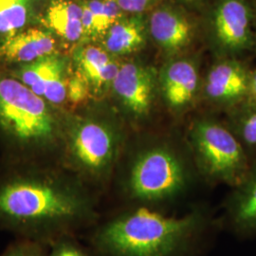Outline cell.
<instances>
[{
    "mask_svg": "<svg viewBox=\"0 0 256 256\" xmlns=\"http://www.w3.org/2000/svg\"><path fill=\"white\" fill-rule=\"evenodd\" d=\"M210 222L204 208L170 216L160 209L128 205L96 229L92 245L100 256H188Z\"/></svg>",
    "mask_w": 256,
    "mask_h": 256,
    "instance_id": "6da1fadb",
    "label": "cell"
},
{
    "mask_svg": "<svg viewBox=\"0 0 256 256\" xmlns=\"http://www.w3.org/2000/svg\"><path fill=\"white\" fill-rule=\"evenodd\" d=\"M96 218L95 202L76 186L37 178L0 184V228L30 238H60Z\"/></svg>",
    "mask_w": 256,
    "mask_h": 256,
    "instance_id": "7a4b0ae2",
    "label": "cell"
},
{
    "mask_svg": "<svg viewBox=\"0 0 256 256\" xmlns=\"http://www.w3.org/2000/svg\"><path fill=\"white\" fill-rule=\"evenodd\" d=\"M191 180L180 154L166 144H156L134 155L122 190L128 205L162 210L187 194Z\"/></svg>",
    "mask_w": 256,
    "mask_h": 256,
    "instance_id": "3957f363",
    "label": "cell"
},
{
    "mask_svg": "<svg viewBox=\"0 0 256 256\" xmlns=\"http://www.w3.org/2000/svg\"><path fill=\"white\" fill-rule=\"evenodd\" d=\"M190 148L198 172L212 183L230 188L241 182L252 165L250 156L236 134L212 120L192 126Z\"/></svg>",
    "mask_w": 256,
    "mask_h": 256,
    "instance_id": "277c9868",
    "label": "cell"
},
{
    "mask_svg": "<svg viewBox=\"0 0 256 256\" xmlns=\"http://www.w3.org/2000/svg\"><path fill=\"white\" fill-rule=\"evenodd\" d=\"M0 126L22 144H44L54 124L46 104L22 82L0 78Z\"/></svg>",
    "mask_w": 256,
    "mask_h": 256,
    "instance_id": "5b68a950",
    "label": "cell"
},
{
    "mask_svg": "<svg viewBox=\"0 0 256 256\" xmlns=\"http://www.w3.org/2000/svg\"><path fill=\"white\" fill-rule=\"evenodd\" d=\"M119 148L118 135L108 126L93 120L74 128L68 144L74 166L95 180L110 174Z\"/></svg>",
    "mask_w": 256,
    "mask_h": 256,
    "instance_id": "8992f818",
    "label": "cell"
},
{
    "mask_svg": "<svg viewBox=\"0 0 256 256\" xmlns=\"http://www.w3.org/2000/svg\"><path fill=\"white\" fill-rule=\"evenodd\" d=\"M214 37L220 48L238 54L254 46L252 14L244 0H222L214 12Z\"/></svg>",
    "mask_w": 256,
    "mask_h": 256,
    "instance_id": "52a82bcc",
    "label": "cell"
},
{
    "mask_svg": "<svg viewBox=\"0 0 256 256\" xmlns=\"http://www.w3.org/2000/svg\"><path fill=\"white\" fill-rule=\"evenodd\" d=\"M112 88L131 113L142 116L148 113L153 102L155 74L142 64L128 62L120 66Z\"/></svg>",
    "mask_w": 256,
    "mask_h": 256,
    "instance_id": "ba28073f",
    "label": "cell"
},
{
    "mask_svg": "<svg viewBox=\"0 0 256 256\" xmlns=\"http://www.w3.org/2000/svg\"><path fill=\"white\" fill-rule=\"evenodd\" d=\"M224 202V222L241 238L256 236V160Z\"/></svg>",
    "mask_w": 256,
    "mask_h": 256,
    "instance_id": "9c48e42d",
    "label": "cell"
},
{
    "mask_svg": "<svg viewBox=\"0 0 256 256\" xmlns=\"http://www.w3.org/2000/svg\"><path fill=\"white\" fill-rule=\"evenodd\" d=\"M250 74L247 68L238 60H224L210 68L205 84L206 93L218 102H239L248 97Z\"/></svg>",
    "mask_w": 256,
    "mask_h": 256,
    "instance_id": "30bf717a",
    "label": "cell"
},
{
    "mask_svg": "<svg viewBox=\"0 0 256 256\" xmlns=\"http://www.w3.org/2000/svg\"><path fill=\"white\" fill-rule=\"evenodd\" d=\"M55 39L50 32L36 28L20 30L0 44V58L9 62L30 63L54 54Z\"/></svg>",
    "mask_w": 256,
    "mask_h": 256,
    "instance_id": "8fae6325",
    "label": "cell"
},
{
    "mask_svg": "<svg viewBox=\"0 0 256 256\" xmlns=\"http://www.w3.org/2000/svg\"><path fill=\"white\" fill-rule=\"evenodd\" d=\"M148 30L158 46L169 54L182 50L192 39V26L187 18L180 12L166 7L151 14Z\"/></svg>",
    "mask_w": 256,
    "mask_h": 256,
    "instance_id": "7c38bea8",
    "label": "cell"
},
{
    "mask_svg": "<svg viewBox=\"0 0 256 256\" xmlns=\"http://www.w3.org/2000/svg\"><path fill=\"white\" fill-rule=\"evenodd\" d=\"M160 80L168 106L173 108H182L188 106L196 96L198 74L192 62L176 60L165 66Z\"/></svg>",
    "mask_w": 256,
    "mask_h": 256,
    "instance_id": "4fadbf2b",
    "label": "cell"
},
{
    "mask_svg": "<svg viewBox=\"0 0 256 256\" xmlns=\"http://www.w3.org/2000/svg\"><path fill=\"white\" fill-rule=\"evenodd\" d=\"M75 60L78 72L96 92L112 86L120 66L104 48L93 45L79 48L75 54Z\"/></svg>",
    "mask_w": 256,
    "mask_h": 256,
    "instance_id": "5bb4252c",
    "label": "cell"
},
{
    "mask_svg": "<svg viewBox=\"0 0 256 256\" xmlns=\"http://www.w3.org/2000/svg\"><path fill=\"white\" fill-rule=\"evenodd\" d=\"M146 40V24L137 14L117 21L102 37V44L111 55H128L142 50Z\"/></svg>",
    "mask_w": 256,
    "mask_h": 256,
    "instance_id": "9a60e30c",
    "label": "cell"
},
{
    "mask_svg": "<svg viewBox=\"0 0 256 256\" xmlns=\"http://www.w3.org/2000/svg\"><path fill=\"white\" fill-rule=\"evenodd\" d=\"M82 5L74 0H50L46 7L44 23L55 34L68 42L84 37Z\"/></svg>",
    "mask_w": 256,
    "mask_h": 256,
    "instance_id": "2e32d148",
    "label": "cell"
},
{
    "mask_svg": "<svg viewBox=\"0 0 256 256\" xmlns=\"http://www.w3.org/2000/svg\"><path fill=\"white\" fill-rule=\"evenodd\" d=\"M82 5L84 37H104L117 21L124 18V10L114 0H86Z\"/></svg>",
    "mask_w": 256,
    "mask_h": 256,
    "instance_id": "e0dca14e",
    "label": "cell"
},
{
    "mask_svg": "<svg viewBox=\"0 0 256 256\" xmlns=\"http://www.w3.org/2000/svg\"><path fill=\"white\" fill-rule=\"evenodd\" d=\"M64 72V61L59 56L52 54L23 66L19 75L21 82L42 97L46 86Z\"/></svg>",
    "mask_w": 256,
    "mask_h": 256,
    "instance_id": "ac0fdd59",
    "label": "cell"
},
{
    "mask_svg": "<svg viewBox=\"0 0 256 256\" xmlns=\"http://www.w3.org/2000/svg\"><path fill=\"white\" fill-rule=\"evenodd\" d=\"M36 0H0V34H12L27 25Z\"/></svg>",
    "mask_w": 256,
    "mask_h": 256,
    "instance_id": "d6986e66",
    "label": "cell"
},
{
    "mask_svg": "<svg viewBox=\"0 0 256 256\" xmlns=\"http://www.w3.org/2000/svg\"><path fill=\"white\" fill-rule=\"evenodd\" d=\"M248 153L256 154V100H252L239 116L232 131Z\"/></svg>",
    "mask_w": 256,
    "mask_h": 256,
    "instance_id": "ffe728a7",
    "label": "cell"
},
{
    "mask_svg": "<svg viewBox=\"0 0 256 256\" xmlns=\"http://www.w3.org/2000/svg\"><path fill=\"white\" fill-rule=\"evenodd\" d=\"M46 100L54 104H62L68 96V82L66 81L64 72L58 74L46 86L43 95Z\"/></svg>",
    "mask_w": 256,
    "mask_h": 256,
    "instance_id": "44dd1931",
    "label": "cell"
},
{
    "mask_svg": "<svg viewBox=\"0 0 256 256\" xmlns=\"http://www.w3.org/2000/svg\"><path fill=\"white\" fill-rule=\"evenodd\" d=\"M90 88L86 79L78 72L68 82V96L74 102H79L86 97Z\"/></svg>",
    "mask_w": 256,
    "mask_h": 256,
    "instance_id": "7402d4cb",
    "label": "cell"
},
{
    "mask_svg": "<svg viewBox=\"0 0 256 256\" xmlns=\"http://www.w3.org/2000/svg\"><path fill=\"white\" fill-rule=\"evenodd\" d=\"M50 256H88L82 248L68 239L59 240Z\"/></svg>",
    "mask_w": 256,
    "mask_h": 256,
    "instance_id": "603a6c76",
    "label": "cell"
},
{
    "mask_svg": "<svg viewBox=\"0 0 256 256\" xmlns=\"http://www.w3.org/2000/svg\"><path fill=\"white\" fill-rule=\"evenodd\" d=\"M120 9L124 12L133 14H142L148 9L154 2V0H114Z\"/></svg>",
    "mask_w": 256,
    "mask_h": 256,
    "instance_id": "cb8c5ba5",
    "label": "cell"
},
{
    "mask_svg": "<svg viewBox=\"0 0 256 256\" xmlns=\"http://www.w3.org/2000/svg\"><path fill=\"white\" fill-rule=\"evenodd\" d=\"M12 256H46L45 250L36 242H23L12 248Z\"/></svg>",
    "mask_w": 256,
    "mask_h": 256,
    "instance_id": "d4e9b609",
    "label": "cell"
},
{
    "mask_svg": "<svg viewBox=\"0 0 256 256\" xmlns=\"http://www.w3.org/2000/svg\"><path fill=\"white\" fill-rule=\"evenodd\" d=\"M248 97L250 98V100H256V70L250 74Z\"/></svg>",
    "mask_w": 256,
    "mask_h": 256,
    "instance_id": "484cf974",
    "label": "cell"
},
{
    "mask_svg": "<svg viewBox=\"0 0 256 256\" xmlns=\"http://www.w3.org/2000/svg\"><path fill=\"white\" fill-rule=\"evenodd\" d=\"M1 256H12V248H10L9 250H7Z\"/></svg>",
    "mask_w": 256,
    "mask_h": 256,
    "instance_id": "4316f807",
    "label": "cell"
},
{
    "mask_svg": "<svg viewBox=\"0 0 256 256\" xmlns=\"http://www.w3.org/2000/svg\"><path fill=\"white\" fill-rule=\"evenodd\" d=\"M187 1H198V0H187Z\"/></svg>",
    "mask_w": 256,
    "mask_h": 256,
    "instance_id": "83f0119b",
    "label": "cell"
}]
</instances>
